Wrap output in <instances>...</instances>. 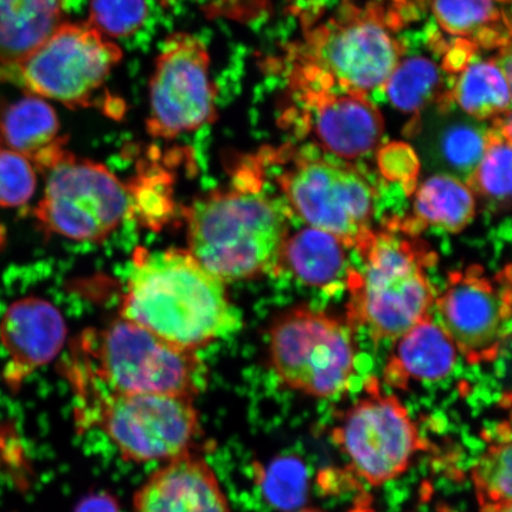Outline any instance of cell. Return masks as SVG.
<instances>
[{
  "label": "cell",
  "mask_w": 512,
  "mask_h": 512,
  "mask_svg": "<svg viewBox=\"0 0 512 512\" xmlns=\"http://www.w3.org/2000/svg\"><path fill=\"white\" fill-rule=\"evenodd\" d=\"M345 246L334 235L315 228L288 236L281 266H285L300 283L326 288L347 277Z\"/></svg>",
  "instance_id": "cell-20"
},
{
  "label": "cell",
  "mask_w": 512,
  "mask_h": 512,
  "mask_svg": "<svg viewBox=\"0 0 512 512\" xmlns=\"http://www.w3.org/2000/svg\"><path fill=\"white\" fill-rule=\"evenodd\" d=\"M433 10L448 34L502 43L503 15L495 0H434Z\"/></svg>",
  "instance_id": "cell-25"
},
{
  "label": "cell",
  "mask_w": 512,
  "mask_h": 512,
  "mask_svg": "<svg viewBox=\"0 0 512 512\" xmlns=\"http://www.w3.org/2000/svg\"><path fill=\"white\" fill-rule=\"evenodd\" d=\"M441 75L437 64L426 57L399 62L386 82L390 102L402 113H419L435 98Z\"/></svg>",
  "instance_id": "cell-26"
},
{
  "label": "cell",
  "mask_w": 512,
  "mask_h": 512,
  "mask_svg": "<svg viewBox=\"0 0 512 512\" xmlns=\"http://www.w3.org/2000/svg\"><path fill=\"white\" fill-rule=\"evenodd\" d=\"M398 339L384 369V379L390 386L406 389L412 381H440L456 366L459 355L456 345L431 316Z\"/></svg>",
  "instance_id": "cell-17"
},
{
  "label": "cell",
  "mask_w": 512,
  "mask_h": 512,
  "mask_svg": "<svg viewBox=\"0 0 512 512\" xmlns=\"http://www.w3.org/2000/svg\"><path fill=\"white\" fill-rule=\"evenodd\" d=\"M366 398L344 413L332 440L350 460L352 471L371 486L403 475L415 454L425 450L419 428L395 395H386L377 380L369 381Z\"/></svg>",
  "instance_id": "cell-9"
},
{
  "label": "cell",
  "mask_w": 512,
  "mask_h": 512,
  "mask_svg": "<svg viewBox=\"0 0 512 512\" xmlns=\"http://www.w3.org/2000/svg\"><path fill=\"white\" fill-rule=\"evenodd\" d=\"M349 512H376V510L373 507H371L369 497L363 496L360 499H358V501L354 505V508H352Z\"/></svg>",
  "instance_id": "cell-32"
},
{
  "label": "cell",
  "mask_w": 512,
  "mask_h": 512,
  "mask_svg": "<svg viewBox=\"0 0 512 512\" xmlns=\"http://www.w3.org/2000/svg\"><path fill=\"white\" fill-rule=\"evenodd\" d=\"M503 512H512V509L505 510Z\"/></svg>",
  "instance_id": "cell-36"
},
{
  "label": "cell",
  "mask_w": 512,
  "mask_h": 512,
  "mask_svg": "<svg viewBox=\"0 0 512 512\" xmlns=\"http://www.w3.org/2000/svg\"><path fill=\"white\" fill-rule=\"evenodd\" d=\"M188 251L226 281L278 273L288 220L258 184H235L198 198L187 211Z\"/></svg>",
  "instance_id": "cell-2"
},
{
  "label": "cell",
  "mask_w": 512,
  "mask_h": 512,
  "mask_svg": "<svg viewBox=\"0 0 512 512\" xmlns=\"http://www.w3.org/2000/svg\"><path fill=\"white\" fill-rule=\"evenodd\" d=\"M36 166L28 157L0 145V207L27 204L37 187Z\"/></svg>",
  "instance_id": "cell-29"
},
{
  "label": "cell",
  "mask_w": 512,
  "mask_h": 512,
  "mask_svg": "<svg viewBox=\"0 0 512 512\" xmlns=\"http://www.w3.org/2000/svg\"><path fill=\"white\" fill-rule=\"evenodd\" d=\"M46 176L35 219L47 233L76 241H100L130 213L132 197L105 165L81 159L57 146L37 159Z\"/></svg>",
  "instance_id": "cell-5"
},
{
  "label": "cell",
  "mask_w": 512,
  "mask_h": 512,
  "mask_svg": "<svg viewBox=\"0 0 512 512\" xmlns=\"http://www.w3.org/2000/svg\"><path fill=\"white\" fill-rule=\"evenodd\" d=\"M317 42L319 73L349 94L363 95L386 85L402 54L387 25L370 12L325 29Z\"/></svg>",
  "instance_id": "cell-13"
},
{
  "label": "cell",
  "mask_w": 512,
  "mask_h": 512,
  "mask_svg": "<svg viewBox=\"0 0 512 512\" xmlns=\"http://www.w3.org/2000/svg\"><path fill=\"white\" fill-rule=\"evenodd\" d=\"M160 3H163V4H166V3H169L170 0H159Z\"/></svg>",
  "instance_id": "cell-35"
},
{
  "label": "cell",
  "mask_w": 512,
  "mask_h": 512,
  "mask_svg": "<svg viewBox=\"0 0 512 512\" xmlns=\"http://www.w3.org/2000/svg\"><path fill=\"white\" fill-rule=\"evenodd\" d=\"M89 376L113 393L170 394L195 399L207 386V369L196 351L172 345L125 318L87 344Z\"/></svg>",
  "instance_id": "cell-4"
},
{
  "label": "cell",
  "mask_w": 512,
  "mask_h": 512,
  "mask_svg": "<svg viewBox=\"0 0 512 512\" xmlns=\"http://www.w3.org/2000/svg\"><path fill=\"white\" fill-rule=\"evenodd\" d=\"M64 0H0V63L16 66L63 23Z\"/></svg>",
  "instance_id": "cell-19"
},
{
  "label": "cell",
  "mask_w": 512,
  "mask_h": 512,
  "mask_svg": "<svg viewBox=\"0 0 512 512\" xmlns=\"http://www.w3.org/2000/svg\"><path fill=\"white\" fill-rule=\"evenodd\" d=\"M374 232L357 249L361 271L347 273L348 325L366 328L375 343L398 339L426 318L435 302L426 267L437 254L416 236Z\"/></svg>",
  "instance_id": "cell-3"
},
{
  "label": "cell",
  "mask_w": 512,
  "mask_h": 512,
  "mask_svg": "<svg viewBox=\"0 0 512 512\" xmlns=\"http://www.w3.org/2000/svg\"><path fill=\"white\" fill-rule=\"evenodd\" d=\"M66 337V320L48 300L25 297L12 303L0 320V343L8 355L6 386L12 392L21 389L36 369L55 360Z\"/></svg>",
  "instance_id": "cell-14"
},
{
  "label": "cell",
  "mask_w": 512,
  "mask_h": 512,
  "mask_svg": "<svg viewBox=\"0 0 512 512\" xmlns=\"http://www.w3.org/2000/svg\"><path fill=\"white\" fill-rule=\"evenodd\" d=\"M351 328L307 306L280 315L270 331V358L275 375L287 388L329 399L347 389L355 374Z\"/></svg>",
  "instance_id": "cell-6"
},
{
  "label": "cell",
  "mask_w": 512,
  "mask_h": 512,
  "mask_svg": "<svg viewBox=\"0 0 512 512\" xmlns=\"http://www.w3.org/2000/svg\"><path fill=\"white\" fill-rule=\"evenodd\" d=\"M133 512H230L219 479L206 460L185 453L146 480Z\"/></svg>",
  "instance_id": "cell-15"
},
{
  "label": "cell",
  "mask_w": 512,
  "mask_h": 512,
  "mask_svg": "<svg viewBox=\"0 0 512 512\" xmlns=\"http://www.w3.org/2000/svg\"><path fill=\"white\" fill-rule=\"evenodd\" d=\"M61 144L59 118L40 96H24L6 108L0 118V145L31 162Z\"/></svg>",
  "instance_id": "cell-21"
},
{
  "label": "cell",
  "mask_w": 512,
  "mask_h": 512,
  "mask_svg": "<svg viewBox=\"0 0 512 512\" xmlns=\"http://www.w3.org/2000/svg\"><path fill=\"white\" fill-rule=\"evenodd\" d=\"M485 146L486 133L467 124L448 127L441 137V152L458 170L472 172L482 158Z\"/></svg>",
  "instance_id": "cell-30"
},
{
  "label": "cell",
  "mask_w": 512,
  "mask_h": 512,
  "mask_svg": "<svg viewBox=\"0 0 512 512\" xmlns=\"http://www.w3.org/2000/svg\"><path fill=\"white\" fill-rule=\"evenodd\" d=\"M437 302L441 326L460 355L476 364L494 362L510 336V267L490 277L473 265L448 275Z\"/></svg>",
  "instance_id": "cell-12"
},
{
  "label": "cell",
  "mask_w": 512,
  "mask_h": 512,
  "mask_svg": "<svg viewBox=\"0 0 512 512\" xmlns=\"http://www.w3.org/2000/svg\"><path fill=\"white\" fill-rule=\"evenodd\" d=\"M476 210V196L469 185L450 175H435L416 192L411 219L398 227L412 236L427 227L457 234L475 219Z\"/></svg>",
  "instance_id": "cell-18"
},
{
  "label": "cell",
  "mask_w": 512,
  "mask_h": 512,
  "mask_svg": "<svg viewBox=\"0 0 512 512\" xmlns=\"http://www.w3.org/2000/svg\"><path fill=\"white\" fill-rule=\"evenodd\" d=\"M296 512H323V511H320V510H317V509H303V510H299V511H296Z\"/></svg>",
  "instance_id": "cell-34"
},
{
  "label": "cell",
  "mask_w": 512,
  "mask_h": 512,
  "mask_svg": "<svg viewBox=\"0 0 512 512\" xmlns=\"http://www.w3.org/2000/svg\"><path fill=\"white\" fill-rule=\"evenodd\" d=\"M453 95L460 108L478 120L509 113L510 73L496 61L472 63L459 76Z\"/></svg>",
  "instance_id": "cell-23"
},
{
  "label": "cell",
  "mask_w": 512,
  "mask_h": 512,
  "mask_svg": "<svg viewBox=\"0 0 512 512\" xmlns=\"http://www.w3.org/2000/svg\"><path fill=\"white\" fill-rule=\"evenodd\" d=\"M146 16V0H91L88 23L112 40L133 35L142 28Z\"/></svg>",
  "instance_id": "cell-27"
},
{
  "label": "cell",
  "mask_w": 512,
  "mask_h": 512,
  "mask_svg": "<svg viewBox=\"0 0 512 512\" xmlns=\"http://www.w3.org/2000/svg\"><path fill=\"white\" fill-rule=\"evenodd\" d=\"M288 204L311 228L360 248L374 232V189L350 165L300 159L278 178Z\"/></svg>",
  "instance_id": "cell-10"
},
{
  "label": "cell",
  "mask_w": 512,
  "mask_h": 512,
  "mask_svg": "<svg viewBox=\"0 0 512 512\" xmlns=\"http://www.w3.org/2000/svg\"><path fill=\"white\" fill-rule=\"evenodd\" d=\"M511 126L499 120L486 132L482 158L470 174L469 185L475 196L482 198L492 209L504 210L511 202Z\"/></svg>",
  "instance_id": "cell-24"
},
{
  "label": "cell",
  "mask_w": 512,
  "mask_h": 512,
  "mask_svg": "<svg viewBox=\"0 0 512 512\" xmlns=\"http://www.w3.org/2000/svg\"><path fill=\"white\" fill-rule=\"evenodd\" d=\"M6 242V232L2 223H0V251H2Z\"/></svg>",
  "instance_id": "cell-33"
},
{
  "label": "cell",
  "mask_w": 512,
  "mask_h": 512,
  "mask_svg": "<svg viewBox=\"0 0 512 512\" xmlns=\"http://www.w3.org/2000/svg\"><path fill=\"white\" fill-rule=\"evenodd\" d=\"M75 512H120V509L113 496L95 494L82 499Z\"/></svg>",
  "instance_id": "cell-31"
},
{
  "label": "cell",
  "mask_w": 512,
  "mask_h": 512,
  "mask_svg": "<svg viewBox=\"0 0 512 512\" xmlns=\"http://www.w3.org/2000/svg\"><path fill=\"white\" fill-rule=\"evenodd\" d=\"M268 502L279 509H292L304 502L307 492L306 469L299 459L279 458L268 467L262 480Z\"/></svg>",
  "instance_id": "cell-28"
},
{
  "label": "cell",
  "mask_w": 512,
  "mask_h": 512,
  "mask_svg": "<svg viewBox=\"0 0 512 512\" xmlns=\"http://www.w3.org/2000/svg\"><path fill=\"white\" fill-rule=\"evenodd\" d=\"M496 439L472 467L471 478L480 512L512 509V445L509 421L496 428Z\"/></svg>",
  "instance_id": "cell-22"
},
{
  "label": "cell",
  "mask_w": 512,
  "mask_h": 512,
  "mask_svg": "<svg viewBox=\"0 0 512 512\" xmlns=\"http://www.w3.org/2000/svg\"><path fill=\"white\" fill-rule=\"evenodd\" d=\"M94 420L131 462L170 460L191 452L200 434L194 399L170 394L113 393L80 384Z\"/></svg>",
  "instance_id": "cell-7"
},
{
  "label": "cell",
  "mask_w": 512,
  "mask_h": 512,
  "mask_svg": "<svg viewBox=\"0 0 512 512\" xmlns=\"http://www.w3.org/2000/svg\"><path fill=\"white\" fill-rule=\"evenodd\" d=\"M123 51L91 24L63 22L21 62L19 81L30 94L69 107L87 106Z\"/></svg>",
  "instance_id": "cell-8"
},
{
  "label": "cell",
  "mask_w": 512,
  "mask_h": 512,
  "mask_svg": "<svg viewBox=\"0 0 512 512\" xmlns=\"http://www.w3.org/2000/svg\"><path fill=\"white\" fill-rule=\"evenodd\" d=\"M216 95L210 56L200 38L185 32L170 36L151 78L147 130L153 137L172 139L213 123Z\"/></svg>",
  "instance_id": "cell-11"
},
{
  "label": "cell",
  "mask_w": 512,
  "mask_h": 512,
  "mask_svg": "<svg viewBox=\"0 0 512 512\" xmlns=\"http://www.w3.org/2000/svg\"><path fill=\"white\" fill-rule=\"evenodd\" d=\"M121 318L190 351L242 328L224 281L179 248L134 255Z\"/></svg>",
  "instance_id": "cell-1"
},
{
  "label": "cell",
  "mask_w": 512,
  "mask_h": 512,
  "mask_svg": "<svg viewBox=\"0 0 512 512\" xmlns=\"http://www.w3.org/2000/svg\"><path fill=\"white\" fill-rule=\"evenodd\" d=\"M317 106L315 132L325 151L339 158L356 159L374 151L381 142V113L363 95L312 96Z\"/></svg>",
  "instance_id": "cell-16"
}]
</instances>
